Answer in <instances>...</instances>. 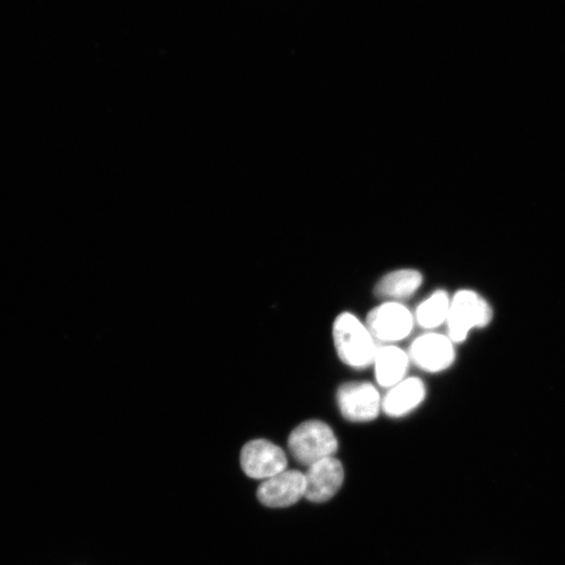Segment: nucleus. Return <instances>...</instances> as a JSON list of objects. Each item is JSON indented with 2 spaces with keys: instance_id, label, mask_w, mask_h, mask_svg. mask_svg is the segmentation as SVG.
Listing matches in <instances>:
<instances>
[{
  "instance_id": "nucleus-1",
  "label": "nucleus",
  "mask_w": 565,
  "mask_h": 565,
  "mask_svg": "<svg viewBox=\"0 0 565 565\" xmlns=\"http://www.w3.org/2000/svg\"><path fill=\"white\" fill-rule=\"evenodd\" d=\"M333 338L338 357L347 366L363 370L374 363L378 349L375 339L368 327L353 314L345 312L337 316Z\"/></svg>"
},
{
  "instance_id": "nucleus-2",
  "label": "nucleus",
  "mask_w": 565,
  "mask_h": 565,
  "mask_svg": "<svg viewBox=\"0 0 565 565\" xmlns=\"http://www.w3.org/2000/svg\"><path fill=\"white\" fill-rule=\"evenodd\" d=\"M291 455L304 466L333 457L338 449L332 428L318 420H310L293 429L288 439Z\"/></svg>"
},
{
  "instance_id": "nucleus-3",
  "label": "nucleus",
  "mask_w": 565,
  "mask_h": 565,
  "mask_svg": "<svg viewBox=\"0 0 565 565\" xmlns=\"http://www.w3.org/2000/svg\"><path fill=\"white\" fill-rule=\"evenodd\" d=\"M492 319L489 304L471 290H461L450 302L447 319L451 342L461 343L473 328H484Z\"/></svg>"
},
{
  "instance_id": "nucleus-4",
  "label": "nucleus",
  "mask_w": 565,
  "mask_h": 565,
  "mask_svg": "<svg viewBox=\"0 0 565 565\" xmlns=\"http://www.w3.org/2000/svg\"><path fill=\"white\" fill-rule=\"evenodd\" d=\"M375 341L395 343L408 337L414 327L411 311L405 306L388 302L374 308L368 315L366 325Z\"/></svg>"
},
{
  "instance_id": "nucleus-5",
  "label": "nucleus",
  "mask_w": 565,
  "mask_h": 565,
  "mask_svg": "<svg viewBox=\"0 0 565 565\" xmlns=\"http://www.w3.org/2000/svg\"><path fill=\"white\" fill-rule=\"evenodd\" d=\"M337 402L342 415L351 422H370L382 409V400L373 384L349 382L338 389Z\"/></svg>"
},
{
  "instance_id": "nucleus-6",
  "label": "nucleus",
  "mask_w": 565,
  "mask_h": 565,
  "mask_svg": "<svg viewBox=\"0 0 565 565\" xmlns=\"http://www.w3.org/2000/svg\"><path fill=\"white\" fill-rule=\"evenodd\" d=\"M240 461L246 476L256 480L273 478L287 468V457L283 449L261 439L244 445Z\"/></svg>"
},
{
  "instance_id": "nucleus-7",
  "label": "nucleus",
  "mask_w": 565,
  "mask_h": 565,
  "mask_svg": "<svg viewBox=\"0 0 565 565\" xmlns=\"http://www.w3.org/2000/svg\"><path fill=\"white\" fill-rule=\"evenodd\" d=\"M306 492L305 474L298 470H285L265 480L259 487V501L270 508H285L297 504Z\"/></svg>"
},
{
  "instance_id": "nucleus-8",
  "label": "nucleus",
  "mask_w": 565,
  "mask_h": 565,
  "mask_svg": "<svg viewBox=\"0 0 565 565\" xmlns=\"http://www.w3.org/2000/svg\"><path fill=\"white\" fill-rule=\"evenodd\" d=\"M410 357L421 370L438 373L454 364L456 353L450 338L438 333H427L413 343Z\"/></svg>"
},
{
  "instance_id": "nucleus-9",
  "label": "nucleus",
  "mask_w": 565,
  "mask_h": 565,
  "mask_svg": "<svg viewBox=\"0 0 565 565\" xmlns=\"http://www.w3.org/2000/svg\"><path fill=\"white\" fill-rule=\"evenodd\" d=\"M345 471L341 462L330 457L308 467L305 497L312 503H325L341 489Z\"/></svg>"
},
{
  "instance_id": "nucleus-10",
  "label": "nucleus",
  "mask_w": 565,
  "mask_h": 565,
  "mask_svg": "<svg viewBox=\"0 0 565 565\" xmlns=\"http://www.w3.org/2000/svg\"><path fill=\"white\" fill-rule=\"evenodd\" d=\"M424 383L417 377L396 384L382 400V410L390 417H402L414 411L424 400Z\"/></svg>"
},
{
  "instance_id": "nucleus-11",
  "label": "nucleus",
  "mask_w": 565,
  "mask_h": 565,
  "mask_svg": "<svg viewBox=\"0 0 565 565\" xmlns=\"http://www.w3.org/2000/svg\"><path fill=\"white\" fill-rule=\"evenodd\" d=\"M410 357L403 350L395 346L379 347L376 351L374 363L375 375L378 383L383 388H393L404 380L408 372Z\"/></svg>"
},
{
  "instance_id": "nucleus-12",
  "label": "nucleus",
  "mask_w": 565,
  "mask_h": 565,
  "mask_svg": "<svg viewBox=\"0 0 565 565\" xmlns=\"http://www.w3.org/2000/svg\"><path fill=\"white\" fill-rule=\"evenodd\" d=\"M422 282V275L417 270L393 271L377 283L375 295L384 299H408L420 288Z\"/></svg>"
},
{
  "instance_id": "nucleus-13",
  "label": "nucleus",
  "mask_w": 565,
  "mask_h": 565,
  "mask_svg": "<svg viewBox=\"0 0 565 565\" xmlns=\"http://www.w3.org/2000/svg\"><path fill=\"white\" fill-rule=\"evenodd\" d=\"M450 299L444 290H438L418 307L416 321L424 329H436L447 322Z\"/></svg>"
}]
</instances>
